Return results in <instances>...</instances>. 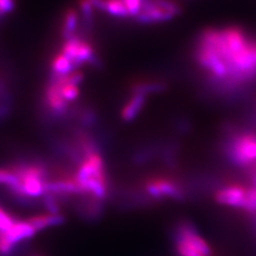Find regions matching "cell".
Masks as SVG:
<instances>
[{
    "mask_svg": "<svg viewBox=\"0 0 256 256\" xmlns=\"http://www.w3.org/2000/svg\"><path fill=\"white\" fill-rule=\"evenodd\" d=\"M244 210L249 214H256V187L246 188V205Z\"/></svg>",
    "mask_w": 256,
    "mask_h": 256,
    "instance_id": "15",
    "label": "cell"
},
{
    "mask_svg": "<svg viewBox=\"0 0 256 256\" xmlns=\"http://www.w3.org/2000/svg\"><path fill=\"white\" fill-rule=\"evenodd\" d=\"M146 96L141 94H132L121 111V118L124 122H132L137 118L146 106Z\"/></svg>",
    "mask_w": 256,
    "mask_h": 256,
    "instance_id": "7",
    "label": "cell"
},
{
    "mask_svg": "<svg viewBox=\"0 0 256 256\" xmlns=\"http://www.w3.org/2000/svg\"><path fill=\"white\" fill-rule=\"evenodd\" d=\"M122 2L125 4L128 13H130V16L132 18H137L144 4V0H122Z\"/></svg>",
    "mask_w": 256,
    "mask_h": 256,
    "instance_id": "16",
    "label": "cell"
},
{
    "mask_svg": "<svg viewBox=\"0 0 256 256\" xmlns=\"http://www.w3.org/2000/svg\"><path fill=\"white\" fill-rule=\"evenodd\" d=\"M146 194L154 200H174L184 201L186 191L180 182L169 178H153L146 180L143 185Z\"/></svg>",
    "mask_w": 256,
    "mask_h": 256,
    "instance_id": "3",
    "label": "cell"
},
{
    "mask_svg": "<svg viewBox=\"0 0 256 256\" xmlns=\"http://www.w3.org/2000/svg\"><path fill=\"white\" fill-rule=\"evenodd\" d=\"M15 6L14 0H0V18L10 13Z\"/></svg>",
    "mask_w": 256,
    "mask_h": 256,
    "instance_id": "17",
    "label": "cell"
},
{
    "mask_svg": "<svg viewBox=\"0 0 256 256\" xmlns=\"http://www.w3.org/2000/svg\"><path fill=\"white\" fill-rule=\"evenodd\" d=\"M59 86H60V92H61L62 98L68 102H74L78 98V96L80 94L78 86L73 84H59Z\"/></svg>",
    "mask_w": 256,
    "mask_h": 256,
    "instance_id": "14",
    "label": "cell"
},
{
    "mask_svg": "<svg viewBox=\"0 0 256 256\" xmlns=\"http://www.w3.org/2000/svg\"><path fill=\"white\" fill-rule=\"evenodd\" d=\"M166 84L158 80H146V82H139L132 86L130 91L132 94H141V95H150L160 93L166 90Z\"/></svg>",
    "mask_w": 256,
    "mask_h": 256,
    "instance_id": "10",
    "label": "cell"
},
{
    "mask_svg": "<svg viewBox=\"0 0 256 256\" xmlns=\"http://www.w3.org/2000/svg\"><path fill=\"white\" fill-rule=\"evenodd\" d=\"M78 26V13L75 9H68L63 18L62 34L66 40L75 36V32Z\"/></svg>",
    "mask_w": 256,
    "mask_h": 256,
    "instance_id": "12",
    "label": "cell"
},
{
    "mask_svg": "<svg viewBox=\"0 0 256 256\" xmlns=\"http://www.w3.org/2000/svg\"><path fill=\"white\" fill-rule=\"evenodd\" d=\"M61 54L66 56L76 66L84 63L94 64L98 60L93 46L77 36L66 40V43L61 47Z\"/></svg>",
    "mask_w": 256,
    "mask_h": 256,
    "instance_id": "4",
    "label": "cell"
},
{
    "mask_svg": "<svg viewBox=\"0 0 256 256\" xmlns=\"http://www.w3.org/2000/svg\"><path fill=\"white\" fill-rule=\"evenodd\" d=\"M246 188L240 185H230L216 191L214 200L221 205L244 208Z\"/></svg>",
    "mask_w": 256,
    "mask_h": 256,
    "instance_id": "5",
    "label": "cell"
},
{
    "mask_svg": "<svg viewBox=\"0 0 256 256\" xmlns=\"http://www.w3.org/2000/svg\"><path fill=\"white\" fill-rule=\"evenodd\" d=\"M104 12L118 18H130L125 4L122 0H105V9Z\"/></svg>",
    "mask_w": 256,
    "mask_h": 256,
    "instance_id": "13",
    "label": "cell"
},
{
    "mask_svg": "<svg viewBox=\"0 0 256 256\" xmlns=\"http://www.w3.org/2000/svg\"><path fill=\"white\" fill-rule=\"evenodd\" d=\"M45 98L47 105L56 114H64L68 110V102L62 98L60 86L56 80H52V82L47 86Z\"/></svg>",
    "mask_w": 256,
    "mask_h": 256,
    "instance_id": "6",
    "label": "cell"
},
{
    "mask_svg": "<svg viewBox=\"0 0 256 256\" xmlns=\"http://www.w3.org/2000/svg\"><path fill=\"white\" fill-rule=\"evenodd\" d=\"M226 153L234 164L248 168L256 164V134L244 132L230 137Z\"/></svg>",
    "mask_w": 256,
    "mask_h": 256,
    "instance_id": "1",
    "label": "cell"
},
{
    "mask_svg": "<svg viewBox=\"0 0 256 256\" xmlns=\"http://www.w3.org/2000/svg\"><path fill=\"white\" fill-rule=\"evenodd\" d=\"M75 64L63 54H56L52 60V68L56 76H66L73 73Z\"/></svg>",
    "mask_w": 256,
    "mask_h": 256,
    "instance_id": "11",
    "label": "cell"
},
{
    "mask_svg": "<svg viewBox=\"0 0 256 256\" xmlns=\"http://www.w3.org/2000/svg\"><path fill=\"white\" fill-rule=\"evenodd\" d=\"M27 221L30 223V226L36 230V232H40L48 228L61 226V224L66 222V218H64V216H62L61 214H43L31 217Z\"/></svg>",
    "mask_w": 256,
    "mask_h": 256,
    "instance_id": "8",
    "label": "cell"
},
{
    "mask_svg": "<svg viewBox=\"0 0 256 256\" xmlns=\"http://www.w3.org/2000/svg\"><path fill=\"white\" fill-rule=\"evenodd\" d=\"M180 13V6L173 0H148L134 20L143 25H153L170 20Z\"/></svg>",
    "mask_w": 256,
    "mask_h": 256,
    "instance_id": "2",
    "label": "cell"
},
{
    "mask_svg": "<svg viewBox=\"0 0 256 256\" xmlns=\"http://www.w3.org/2000/svg\"><path fill=\"white\" fill-rule=\"evenodd\" d=\"M36 230L30 226V223L26 221H15L13 226L6 232V235L8 236L13 244H18L22 240L30 239L36 235Z\"/></svg>",
    "mask_w": 256,
    "mask_h": 256,
    "instance_id": "9",
    "label": "cell"
}]
</instances>
